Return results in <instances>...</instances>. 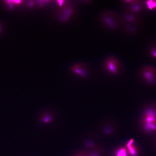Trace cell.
<instances>
[{
    "label": "cell",
    "mask_w": 156,
    "mask_h": 156,
    "mask_svg": "<svg viewBox=\"0 0 156 156\" xmlns=\"http://www.w3.org/2000/svg\"><path fill=\"white\" fill-rule=\"evenodd\" d=\"M100 20L105 26L113 31L118 30L122 24L120 17L111 11L104 12L100 16Z\"/></svg>",
    "instance_id": "6da1fadb"
},
{
    "label": "cell",
    "mask_w": 156,
    "mask_h": 156,
    "mask_svg": "<svg viewBox=\"0 0 156 156\" xmlns=\"http://www.w3.org/2000/svg\"><path fill=\"white\" fill-rule=\"evenodd\" d=\"M141 74L145 82L150 86L156 84V69L150 66H147L143 68Z\"/></svg>",
    "instance_id": "7a4b0ae2"
},
{
    "label": "cell",
    "mask_w": 156,
    "mask_h": 156,
    "mask_svg": "<svg viewBox=\"0 0 156 156\" xmlns=\"http://www.w3.org/2000/svg\"><path fill=\"white\" fill-rule=\"evenodd\" d=\"M104 65L109 72L112 74H115L118 72L121 64L118 59L114 57L110 56L105 60Z\"/></svg>",
    "instance_id": "3957f363"
},
{
    "label": "cell",
    "mask_w": 156,
    "mask_h": 156,
    "mask_svg": "<svg viewBox=\"0 0 156 156\" xmlns=\"http://www.w3.org/2000/svg\"><path fill=\"white\" fill-rule=\"evenodd\" d=\"M155 106H149L145 109L143 117V122L156 121V107Z\"/></svg>",
    "instance_id": "277c9868"
},
{
    "label": "cell",
    "mask_w": 156,
    "mask_h": 156,
    "mask_svg": "<svg viewBox=\"0 0 156 156\" xmlns=\"http://www.w3.org/2000/svg\"><path fill=\"white\" fill-rule=\"evenodd\" d=\"M70 72L82 78H86L88 76V72L84 65L77 64L73 66L70 68Z\"/></svg>",
    "instance_id": "5b68a950"
},
{
    "label": "cell",
    "mask_w": 156,
    "mask_h": 156,
    "mask_svg": "<svg viewBox=\"0 0 156 156\" xmlns=\"http://www.w3.org/2000/svg\"><path fill=\"white\" fill-rule=\"evenodd\" d=\"M145 131L147 133H151L156 131V121L149 122H144Z\"/></svg>",
    "instance_id": "8992f818"
},
{
    "label": "cell",
    "mask_w": 156,
    "mask_h": 156,
    "mask_svg": "<svg viewBox=\"0 0 156 156\" xmlns=\"http://www.w3.org/2000/svg\"><path fill=\"white\" fill-rule=\"evenodd\" d=\"M52 116L51 113L48 112H44L42 114V121L45 123H48L52 120Z\"/></svg>",
    "instance_id": "52a82bcc"
},
{
    "label": "cell",
    "mask_w": 156,
    "mask_h": 156,
    "mask_svg": "<svg viewBox=\"0 0 156 156\" xmlns=\"http://www.w3.org/2000/svg\"><path fill=\"white\" fill-rule=\"evenodd\" d=\"M125 151L124 149H121L117 153V156H126Z\"/></svg>",
    "instance_id": "ba28073f"
},
{
    "label": "cell",
    "mask_w": 156,
    "mask_h": 156,
    "mask_svg": "<svg viewBox=\"0 0 156 156\" xmlns=\"http://www.w3.org/2000/svg\"><path fill=\"white\" fill-rule=\"evenodd\" d=\"M130 152L132 153V155L134 156H136L137 155V152L135 149L132 148L130 147Z\"/></svg>",
    "instance_id": "9c48e42d"
}]
</instances>
